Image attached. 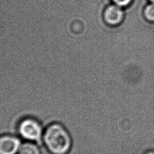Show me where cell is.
<instances>
[{
	"label": "cell",
	"instance_id": "52a82bcc",
	"mask_svg": "<svg viewBox=\"0 0 154 154\" xmlns=\"http://www.w3.org/2000/svg\"><path fill=\"white\" fill-rule=\"evenodd\" d=\"M116 5L122 7H126L128 5L132 0H111Z\"/></svg>",
	"mask_w": 154,
	"mask_h": 154
},
{
	"label": "cell",
	"instance_id": "9c48e42d",
	"mask_svg": "<svg viewBox=\"0 0 154 154\" xmlns=\"http://www.w3.org/2000/svg\"><path fill=\"white\" fill-rule=\"evenodd\" d=\"M152 3H154V0H150Z\"/></svg>",
	"mask_w": 154,
	"mask_h": 154
},
{
	"label": "cell",
	"instance_id": "8992f818",
	"mask_svg": "<svg viewBox=\"0 0 154 154\" xmlns=\"http://www.w3.org/2000/svg\"><path fill=\"white\" fill-rule=\"evenodd\" d=\"M144 14L147 20L154 22V3H151L146 7Z\"/></svg>",
	"mask_w": 154,
	"mask_h": 154
},
{
	"label": "cell",
	"instance_id": "ba28073f",
	"mask_svg": "<svg viewBox=\"0 0 154 154\" xmlns=\"http://www.w3.org/2000/svg\"><path fill=\"white\" fill-rule=\"evenodd\" d=\"M144 154H154V149H151L147 150Z\"/></svg>",
	"mask_w": 154,
	"mask_h": 154
},
{
	"label": "cell",
	"instance_id": "6da1fadb",
	"mask_svg": "<svg viewBox=\"0 0 154 154\" xmlns=\"http://www.w3.org/2000/svg\"><path fill=\"white\" fill-rule=\"evenodd\" d=\"M42 140L45 147L52 154H67L72 144L69 132L59 123H51L45 128Z\"/></svg>",
	"mask_w": 154,
	"mask_h": 154
},
{
	"label": "cell",
	"instance_id": "5b68a950",
	"mask_svg": "<svg viewBox=\"0 0 154 154\" xmlns=\"http://www.w3.org/2000/svg\"><path fill=\"white\" fill-rule=\"evenodd\" d=\"M17 154H41V150L36 143L28 141L21 144Z\"/></svg>",
	"mask_w": 154,
	"mask_h": 154
},
{
	"label": "cell",
	"instance_id": "277c9868",
	"mask_svg": "<svg viewBox=\"0 0 154 154\" xmlns=\"http://www.w3.org/2000/svg\"><path fill=\"white\" fill-rule=\"evenodd\" d=\"M123 17V11L117 5L108 6L103 13L105 21L110 25H116L121 22Z\"/></svg>",
	"mask_w": 154,
	"mask_h": 154
},
{
	"label": "cell",
	"instance_id": "3957f363",
	"mask_svg": "<svg viewBox=\"0 0 154 154\" xmlns=\"http://www.w3.org/2000/svg\"><path fill=\"white\" fill-rule=\"evenodd\" d=\"M22 142L18 135L4 134L0 136V154H17Z\"/></svg>",
	"mask_w": 154,
	"mask_h": 154
},
{
	"label": "cell",
	"instance_id": "7a4b0ae2",
	"mask_svg": "<svg viewBox=\"0 0 154 154\" xmlns=\"http://www.w3.org/2000/svg\"><path fill=\"white\" fill-rule=\"evenodd\" d=\"M44 128L41 123L32 117H25L17 125V134L23 140L35 143L42 140Z\"/></svg>",
	"mask_w": 154,
	"mask_h": 154
}]
</instances>
